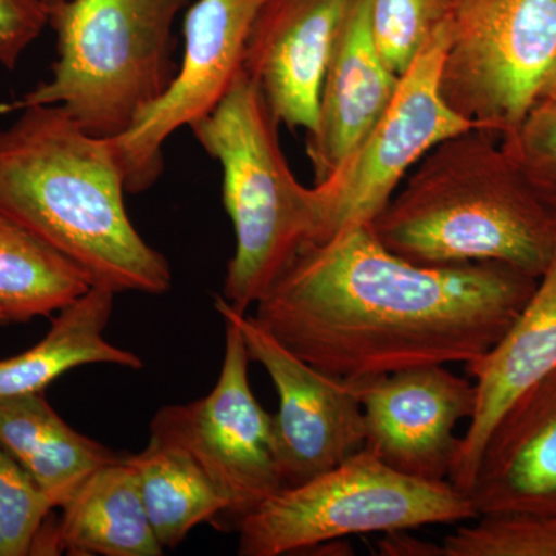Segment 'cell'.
I'll return each instance as SVG.
<instances>
[{
  "instance_id": "1",
  "label": "cell",
  "mask_w": 556,
  "mask_h": 556,
  "mask_svg": "<svg viewBox=\"0 0 556 556\" xmlns=\"http://www.w3.org/2000/svg\"><path fill=\"white\" fill-rule=\"evenodd\" d=\"M538 287L497 262L424 266L356 223L306 244L257 302L255 320L295 356L358 382L467 364L496 345Z\"/></svg>"
},
{
  "instance_id": "2",
  "label": "cell",
  "mask_w": 556,
  "mask_h": 556,
  "mask_svg": "<svg viewBox=\"0 0 556 556\" xmlns=\"http://www.w3.org/2000/svg\"><path fill=\"white\" fill-rule=\"evenodd\" d=\"M21 112L0 129V212L75 263L93 287L169 292V262L127 214L112 138L87 134L61 105Z\"/></svg>"
},
{
  "instance_id": "3",
  "label": "cell",
  "mask_w": 556,
  "mask_h": 556,
  "mask_svg": "<svg viewBox=\"0 0 556 556\" xmlns=\"http://www.w3.org/2000/svg\"><path fill=\"white\" fill-rule=\"evenodd\" d=\"M371 226L388 251L424 266L497 262L540 280L556 252V212L479 129L431 149Z\"/></svg>"
},
{
  "instance_id": "4",
  "label": "cell",
  "mask_w": 556,
  "mask_h": 556,
  "mask_svg": "<svg viewBox=\"0 0 556 556\" xmlns=\"http://www.w3.org/2000/svg\"><path fill=\"white\" fill-rule=\"evenodd\" d=\"M278 124L243 70L217 108L189 127L222 166L223 201L236 233L222 298L241 314L257 305L320 230L317 190L292 174Z\"/></svg>"
},
{
  "instance_id": "5",
  "label": "cell",
  "mask_w": 556,
  "mask_h": 556,
  "mask_svg": "<svg viewBox=\"0 0 556 556\" xmlns=\"http://www.w3.org/2000/svg\"><path fill=\"white\" fill-rule=\"evenodd\" d=\"M190 0H46L56 35L51 78L0 115L61 105L87 134L118 138L166 93L175 20Z\"/></svg>"
},
{
  "instance_id": "6",
  "label": "cell",
  "mask_w": 556,
  "mask_h": 556,
  "mask_svg": "<svg viewBox=\"0 0 556 556\" xmlns=\"http://www.w3.org/2000/svg\"><path fill=\"white\" fill-rule=\"evenodd\" d=\"M450 481L394 470L368 448L295 486H285L241 518L239 555L280 556L358 533L396 532L478 518Z\"/></svg>"
},
{
  "instance_id": "7",
  "label": "cell",
  "mask_w": 556,
  "mask_h": 556,
  "mask_svg": "<svg viewBox=\"0 0 556 556\" xmlns=\"http://www.w3.org/2000/svg\"><path fill=\"white\" fill-rule=\"evenodd\" d=\"M555 65L556 0H452L439 90L475 129H518Z\"/></svg>"
},
{
  "instance_id": "8",
  "label": "cell",
  "mask_w": 556,
  "mask_h": 556,
  "mask_svg": "<svg viewBox=\"0 0 556 556\" xmlns=\"http://www.w3.org/2000/svg\"><path fill=\"white\" fill-rule=\"evenodd\" d=\"M215 309L225 321V357L207 396L166 405L150 422V438L185 448L225 500V525L237 527L283 489L276 456L274 415L260 405L251 382L247 343L233 309L218 295Z\"/></svg>"
},
{
  "instance_id": "9",
  "label": "cell",
  "mask_w": 556,
  "mask_h": 556,
  "mask_svg": "<svg viewBox=\"0 0 556 556\" xmlns=\"http://www.w3.org/2000/svg\"><path fill=\"white\" fill-rule=\"evenodd\" d=\"M450 38L452 20L431 36L401 75L393 100L353 155L332 177L314 186L320 207L316 243L356 223H371L413 164L439 142L475 129L445 104L439 90Z\"/></svg>"
},
{
  "instance_id": "10",
  "label": "cell",
  "mask_w": 556,
  "mask_h": 556,
  "mask_svg": "<svg viewBox=\"0 0 556 556\" xmlns=\"http://www.w3.org/2000/svg\"><path fill=\"white\" fill-rule=\"evenodd\" d=\"M263 0H197L186 14L185 56L169 89L112 138L126 190L144 192L163 174L164 142L208 115L243 72Z\"/></svg>"
},
{
  "instance_id": "11",
  "label": "cell",
  "mask_w": 556,
  "mask_h": 556,
  "mask_svg": "<svg viewBox=\"0 0 556 556\" xmlns=\"http://www.w3.org/2000/svg\"><path fill=\"white\" fill-rule=\"evenodd\" d=\"M233 316L251 362L268 371L277 390L274 437L283 489L303 484L364 448L361 382L332 378L313 367L281 345L254 316L236 309Z\"/></svg>"
},
{
  "instance_id": "12",
  "label": "cell",
  "mask_w": 556,
  "mask_h": 556,
  "mask_svg": "<svg viewBox=\"0 0 556 556\" xmlns=\"http://www.w3.org/2000/svg\"><path fill=\"white\" fill-rule=\"evenodd\" d=\"M358 382L365 448L408 477L448 481L460 442L455 428L477 407L475 382L444 365Z\"/></svg>"
},
{
  "instance_id": "13",
  "label": "cell",
  "mask_w": 556,
  "mask_h": 556,
  "mask_svg": "<svg viewBox=\"0 0 556 556\" xmlns=\"http://www.w3.org/2000/svg\"><path fill=\"white\" fill-rule=\"evenodd\" d=\"M357 0H263L243 70L289 129H316L325 70Z\"/></svg>"
},
{
  "instance_id": "14",
  "label": "cell",
  "mask_w": 556,
  "mask_h": 556,
  "mask_svg": "<svg viewBox=\"0 0 556 556\" xmlns=\"http://www.w3.org/2000/svg\"><path fill=\"white\" fill-rule=\"evenodd\" d=\"M468 496L479 517L556 514V368L500 417Z\"/></svg>"
},
{
  "instance_id": "15",
  "label": "cell",
  "mask_w": 556,
  "mask_h": 556,
  "mask_svg": "<svg viewBox=\"0 0 556 556\" xmlns=\"http://www.w3.org/2000/svg\"><path fill=\"white\" fill-rule=\"evenodd\" d=\"M556 368V252L532 298L492 350L467 362L477 407L460 438L448 481L470 493L486 438L500 417L525 391Z\"/></svg>"
},
{
  "instance_id": "16",
  "label": "cell",
  "mask_w": 556,
  "mask_h": 556,
  "mask_svg": "<svg viewBox=\"0 0 556 556\" xmlns=\"http://www.w3.org/2000/svg\"><path fill=\"white\" fill-rule=\"evenodd\" d=\"M399 79L372 39L369 0H357L329 54L316 129L306 139L316 185L332 177L383 115Z\"/></svg>"
},
{
  "instance_id": "17",
  "label": "cell",
  "mask_w": 556,
  "mask_h": 556,
  "mask_svg": "<svg viewBox=\"0 0 556 556\" xmlns=\"http://www.w3.org/2000/svg\"><path fill=\"white\" fill-rule=\"evenodd\" d=\"M0 445L54 508L64 506L98 468L123 456L68 426L43 391L0 399Z\"/></svg>"
},
{
  "instance_id": "18",
  "label": "cell",
  "mask_w": 556,
  "mask_h": 556,
  "mask_svg": "<svg viewBox=\"0 0 556 556\" xmlns=\"http://www.w3.org/2000/svg\"><path fill=\"white\" fill-rule=\"evenodd\" d=\"M56 521L60 554L161 556L138 478L127 455L98 468L61 507Z\"/></svg>"
},
{
  "instance_id": "19",
  "label": "cell",
  "mask_w": 556,
  "mask_h": 556,
  "mask_svg": "<svg viewBox=\"0 0 556 556\" xmlns=\"http://www.w3.org/2000/svg\"><path fill=\"white\" fill-rule=\"evenodd\" d=\"M115 292L93 287L62 308L49 332L24 353L0 361V399L39 393L70 369L84 365H116L139 369L142 358L104 338Z\"/></svg>"
},
{
  "instance_id": "20",
  "label": "cell",
  "mask_w": 556,
  "mask_h": 556,
  "mask_svg": "<svg viewBox=\"0 0 556 556\" xmlns=\"http://www.w3.org/2000/svg\"><path fill=\"white\" fill-rule=\"evenodd\" d=\"M127 460L161 547L175 548L197 526L219 525L228 514V501L185 448L150 438Z\"/></svg>"
},
{
  "instance_id": "21",
  "label": "cell",
  "mask_w": 556,
  "mask_h": 556,
  "mask_svg": "<svg viewBox=\"0 0 556 556\" xmlns=\"http://www.w3.org/2000/svg\"><path fill=\"white\" fill-rule=\"evenodd\" d=\"M90 288L75 263L0 212V309L14 324L60 313Z\"/></svg>"
},
{
  "instance_id": "22",
  "label": "cell",
  "mask_w": 556,
  "mask_h": 556,
  "mask_svg": "<svg viewBox=\"0 0 556 556\" xmlns=\"http://www.w3.org/2000/svg\"><path fill=\"white\" fill-rule=\"evenodd\" d=\"M442 548L444 556H556V514L481 515Z\"/></svg>"
},
{
  "instance_id": "23",
  "label": "cell",
  "mask_w": 556,
  "mask_h": 556,
  "mask_svg": "<svg viewBox=\"0 0 556 556\" xmlns=\"http://www.w3.org/2000/svg\"><path fill=\"white\" fill-rule=\"evenodd\" d=\"M452 20V0H369V24L380 58L397 76Z\"/></svg>"
},
{
  "instance_id": "24",
  "label": "cell",
  "mask_w": 556,
  "mask_h": 556,
  "mask_svg": "<svg viewBox=\"0 0 556 556\" xmlns=\"http://www.w3.org/2000/svg\"><path fill=\"white\" fill-rule=\"evenodd\" d=\"M53 504L0 445V556L36 555Z\"/></svg>"
},
{
  "instance_id": "25",
  "label": "cell",
  "mask_w": 556,
  "mask_h": 556,
  "mask_svg": "<svg viewBox=\"0 0 556 556\" xmlns=\"http://www.w3.org/2000/svg\"><path fill=\"white\" fill-rule=\"evenodd\" d=\"M522 177L556 212V105L538 102L518 129L501 138Z\"/></svg>"
},
{
  "instance_id": "26",
  "label": "cell",
  "mask_w": 556,
  "mask_h": 556,
  "mask_svg": "<svg viewBox=\"0 0 556 556\" xmlns=\"http://www.w3.org/2000/svg\"><path fill=\"white\" fill-rule=\"evenodd\" d=\"M47 25L46 0H0V65L16 68Z\"/></svg>"
},
{
  "instance_id": "27",
  "label": "cell",
  "mask_w": 556,
  "mask_h": 556,
  "mask_svg": "<svg viewBox=\"0 0 556 556\" xmlns=\"http://www.w3.org/2000/svg\"><path fill=\"white\" fill-rule=\"evenodd\" d=\"M405 530L388 532L379 546L383 555L397 556H444V548L404 535Z\"/></svg>"
},
{
  "instance_id": "28",
  "label": "cell",
  "mask_w": 556,
  "mask_h": 556,
  "mask_svg": "<svg viewBox=\"0 0 556 556\" xmlns=\"http://www.w3.org/2000/svg\"><path fill=\"white\" fill-rule=\"evenodd\" d=\"M538 102H547V104L556 105V65L552 75L548 76L547 83L544 84Z\"/></svg>"
},
{
  "instance_id": "29",
  "label": "cell",
  "mask_w": 556,
  "mask_h": 556,
  "mask_svg": "<svg viewBox=\"0 0 556 556\" xmlns=\"http://www.w3.org/2000/svg\"><path fill=\"white\" fill-rule=\"evenodd\" d=\"M14 320L5 313V311L0 309V327H5V325H13Z\"/></svg>"
}]
</instances>
